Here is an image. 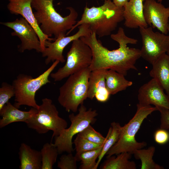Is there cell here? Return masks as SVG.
Masks as SVG:
<instances>
[{
    "mask_svg": "<svg viewBox=\"0 0 169 169\" xmlns=\"http://www.w3.org/2000/svg\"><path fill=\"white\" fill-rule=\"evenodd\" d=\"M110 37L118 43V48L111 50L103 46L95 32L80 38L92 52V61L89 67L90 70L112 69L125 76L130 70H136L135 64L141 57L140 49L129 48L127 45L136 44L138 40L127 36L122 27L119 28L116 33L111 34Z\"/></svg>",
    "mask_w": 169,
    "mask_h": 169,
    "instance_id": "6da1fadb",
    "label": "cell"
},
{
    "mask_svg": "<svg viewBox=\"0 0 169 169\" xmlns=\"http://www.w3.org/2000/svg\"><path fill=\"white\" fill-rule=\"evenodd\" d=\"M54 0H32L31 6L35 10L33 14L42 33L49 37L53 35L55 40L67 33L76 24L78 13L73 7L66 8L69 11L63 17L58 13L53 5Z\"/></svg>",
    "mask_w": 169,
    "mask_h": 169,
    "instance_id": "7a4b0ae2",
    "label": "cell"
},
{
    "mask_svg": "<svg viewBox=\"0 0 169 169\" xmlns=\"http://www.w3.org/2000/svg\"><path fill=\"white\" fill-rule=\"evenodd\" d=\"M123 7L116 5L111 0H105L101 6L85 7L80 19L66 34L68 35L79 25L88 24L91 32L102 37L110 35L119 23L124 20Z\"/></svg>",
    "mask_w": 169,
    "mask_h": 169,
    "instance_id": "3957f363",
    "label": "cell"
},
{
    "mask_svg": "<svg viewBox=\"0 0 169 169\" xmlns=\"http://www.w3.org/2000/svg\"><path fill=\"white\" fill-rule=\"evenodd\" d=\"M156 110H158L155 106H142L138 104L135 115L127 124L122 126L118 140L106 153L107 158L124 152L132 154L136 150L146 146L147 145L146 142L136 141L135 135L144 120Z\"/></svg>",
    "mask_w": 169,
    "mask_h": 169,
    "instance_id": "277c9868",
    "label": "cell"
},
{
    "mask_svg": "<svg viewBox=\"0 0 169 169\" xmlns=\"http://www.w3.org/2000/svg\"><path fill=\"white\" fill-rule=\"evenodd\" d=\"M91 71L88 67L71 74L60 87L58 100L67 112H76L79 105L88 98Z\"/></svg>",
    "mask_w": 169,
    "mask_h": 169,
    "instance_id": "5b68a950",
    "label": "cell"
},
{
    "mask_svg": "<svg viewBox=\"0 0 169 169\" xmlns=\"http://www.w3.org/2000/svg\"><path fill=\"white\" fill-rule=\"evenodd\" d=\"M59 62L55 61L48 69L35 78L24 74H19L12 84L15 92L13 105L18 109L21 105H25L38 109L39 105L35 99V93L42 86L50 83L49 76Z\"/></svg>",
    "mask_w": 169,
    "mask_h": 169,
    "instance_id": "8992f818",
    "label": "cell"
},
{
    "mask_svg": "<svg viewBox=\"0 0 169 169\" xmlns=\"http://www.w3.org/2000/svg\"><path fill=\"white\" fill-rule=\"evenodd\" d=\"M37 114L26 123L27 126L40 134L53 131L52 138L60 135L67 128L66 120L59 116L58 111L52 100L45 98L42 100Z\"/></svg>",
    "mask_w": 169,
    "mask_h": 169,
    "instance_id": "52a82bcc",
    "label": "cell"
},
{
    "mask_svg": "<svg viewBox=\"0 0 169 169\" xmlns=\"http://www.w3.org/2000/svg\"><path fill=\"white\" fill-rule=\"evenodd\" d=\"M76 115L74 113L69 115L71 125L68 128L65 129L59 136L54 137L53 145L57 147L59 154L66 152L72 153L73 151L72 139L90 125L96 121L98 115L97 111L90 108L87 110L83 104L78 108Z\"/></svg>",
    "mask_w": 169,
    "mask_h": 169,
    "instance_id": "ba28073f",
    "label": "cell"
},
{
    "mask_svg": "<svg viewBox=\"0 0 169 169\" xmlns=\"http://www.w3.org/2000/svg\"><path fill=\"white\" fill-rule=\"evenodd\" d=\"M72 42L66 55L65 65L50 75L55 81H61L84 69L89 67L91 64L93 54L90 47L80 38Z\"/></svg>",
    "mask_w": 169,
    "mask_h": 169,
    "instance_id": "9c48e42d",
    "label": "cell"
},
{
    "mask_svg": "<svg viewBox=\"0 0 169 169\" xmlns=\"http://www.w3.org/2000/svg\"><path fill=\"white\" fill-rule=\"evenodd\" d=\"M142 40L141 57L152 64L169 49V35L154 32L150 26L139 28Z\"/></svg>",
    "mask_w": 169,
    "mask_h": 169,
    "instance_id": "30bf717a",
    "label": "cell"
},
{
    "mask_svg": "<svg viewBox=\"0 0 169 169\" xmlns=\"http://www.w3.org/2000/svg\"><path fill=\"white\" fill-rule=\"evenodd\" d=\"M0 23L12 29V36H16L20 39L21 44L18 47V51L23 52L26 50H35L38 53L43 51L41 43L37 32L33 26L23 17L12 22Z\"/></svg>",
    "mask_w": 169,
    "mask_h": 169,
    "instance_id": "8fae6325",
    "label": "cell"
},
{
    "mask_svg": "<svg viewBox=\"0 0 169 169\" xmlns=\"http://www.w3.org/2000/svg\"><path fill=\"white\" fill-rule=\"evenodd\" d=\"M78 30L74 34L68 36L61 35L54 41L46 40L44 44L45 49L42 52V56L46 57L45 60L46 64L51 62L59 60L64 63L65 60L63 55V52L65 47L73 41L90 35L91 31L89 25L86 24H81L78 27Z\"/></svg>",
    "mask_w": 169,
    "mask_h": 169,
    "instance_id": "7c38bea8",
    "label": "cell"
},
{
    "mask_svg": "<svg viewBox=\"0 0 169 169\" xmlns=\"http://www.w3.org/2000/svg\"><path fill=\"white\" fill-rule=\"evenodd\" d=\"M138 104L146 106L153 105L157 109H169V97L156 80L152 78L142 85L138 91Z\"/></svg>",
    "mask_w": 169,
    "mask_h": 169,
    "instance_id": "4fadbf2b",
    "label": "cell"
},
{
    "mask_svg": "<svg viewBox=\"0 0 169 169\" xmlns=\"http://www.w3.org/2000/svg\"><path fill=\"white\" fill-rule=\"evenodd\" d=\"M144 15L148 25L165 34L168 33L169 7H165L155 0H145Z\"/></svg>",
    "mask_w": 169,
    "mask_h": 169,
    "instance_id": "5bb4252c",
    "label": "cell"
},
{
    "mask_svg": "<svg viewBox=\"0 0 169 169\" xmlns=\"http://www.w3.org/2000/svg\"><path fill=\"white\" fill-rule=\"evenodd\" d=\"M32 0H8L9 2L7 8L11 14L20 15L33 26L38 34L43 51L45 48L44 44L45 41L46 40L54 41V39L45 35L40 29L32 10L31 6Z\"/></svg>",
    "mask_w": 169,
    "mask_h": 169,
    "instance_id": "9a60e30c",
    "label": "cell"
},
{
    "mask_svg": "<svg viewBox=\"0 0 169 169\" xmlns=\"http://www.w3.org/2000/svg\"><path fill=\"white\" fill-rule=\"evenodd\" d=\"M145 0H129L123 7L124 25L128 28L136 29L146 27L144 15Z\"/></svg>",
    "mask_w": 169,
    "mask_h": 169,
    "instance_id": "2e32d148",
    "label": "cell"
},
{
    "mask_svg": "<svg viewBox=\"0 0 169 169\" xmlns=\"http://www.w3.org/2000/svg\"><path fill=\"white\" fill-rule=\"evenodd\" d=\"M38 109L31 107L28 111L20 110L9 102L0 109V128H2L11 123L23 122L25 123L37 113Z\"/></svg>",
    "mask_w": 169,
    "mask_h": 169,
    "instance_id": "e0dca14e",
    "label": "cell"
},
{
    "mask_svg": "<svg viewBox=\"0 0 169 169\" xmlns=\"http://www.w3.org/2000/svg\"><path fill=\"white\" fill-rule=\"evenodd\" d=\"M152 65L150 76L156 80L169 97V55L163 54Z\"/></svg>",
    "mask_w": 169,
    "mask_h": 169,
    "instance_id": "ac0fdd59",
    "label": "cell"
},
{
    "mask_svg": "<svg viewBox=\"0 0 169 169\" xmlns=\"http://www.w3.org/2000/svg\"><path fill=\"white\" fill-rule=\"evenodd\" d=\"M20 169H41L42 157L40 151L32 148L22 143L19 148Z\"/></svg>",
    "mask_w": 169,
    "mask_h": 169,
    "instance_id": "d6986e66",
    "label": "cell"
},
{
    "mask_svg": "<svg viewBox=\"0 0 169 169\" xmlns=\"http://www.w3.org/2000/svg\"><path fill=\"white\" fill-rule=\"evenodd\" d=\"M124 74L112 69L107 70L105 86L110 95L125 90L132 85L133 82L127 80Z\"/></svg>",
    "mask_w": 169,
    "mask_h": 169,
    "instance_id": "ffe728a7",
    "label": "cell"
},
{
    "mask_svg": "<svg viewBox=\"0 0 169 169\" xmlns=\"http://www.w3.org/2000/svg\"><path fill=\"white\" fill-rule=\"evenodd\" d=\"M107 70L100 69L91 71L88 82V98L92 100L96 94L107 89L105 76Z\"/></svg>",
    "mask_w": 169,
    "mask_h": 169,
    "instance_id": "44dd1931",
    "label": "cell"
},
{
    "mask_svg": "<svg viewBox=\"0 0 169 169\" xmlns=\"http://www.w3.org/2000/svg\"><path fill=\"white\" fill-rule=\"evenodd\" d=\"M132 154L127 152L121 153L116 157L112 155L107 158L101 165V169H136V165L129 159Z\"/></svg>",
    "mask_w": 169,
    "mask_h": 169,
    "instance_id": "7402d4cb",
    "label": "cell"
},
{
    "mask_svg": "<svg viewBox=\"0 0 169 169\" xmlns=\"http://www.w3.org/2000/svg\"><path fill=\"white\" fill-rule=\"evenodd\" d=\"M155 147L151 146L147 149H139L133 153L135 158L141 160V169H162L163 167L156 163L153 159Z\"/></svg>",
    "mask_w": 169,
    "mask_h": 169,
    "instance_id": "603a6c76",
    "label": "cell"
},
{
    "mask_svg": "<svg viewBox=\"0 0 169 169\" xmlns=\"http://www.w3.org/2000/svg\"><path fill=\"white\" fill-rule=\"evenodd\" d=\"M121 128L122 126L119 123L113 122L111 123V127L106 136V140L103 146L101 152L97 161V169L104 156L118 140Z\"/></svg>",
    "mask_w": 169,
    "mask_h": 169,
    "instance_id": "cb8c5ba5",
    "label": "cell"
},
{
    "mask_svg": "<svg viewBox=\"0 0 169 169\" xmlns=\"http://www.w3.org/2000/svg\"><path fill=\"white\" fill-rule=\"evenodd\" d=\"M103 146L92 151L80 154H76L75 156L77 161H80V169H96V160L100 155Z\"/></svg>",
    "mask_w": 169,
    "mask_h": 169,
    "instance_id": "d4e9b609",
    "label": "cell"
},
{
    "mask_svg": "<svg viewBox=\"0 0 169 169\" xmlns=\"http://www.w3.org/2000/svg\"><path fill=\"white\" fill-rule=\"evenodd\" d=\"M40 152L42 157L41 169H52L59 154L57 147L53 143H46L43 145Z\"/></svg>",
    "mask_w": 169,
    "mask_h": 169,
    "instance_id": "484cf974",
    "label": "cell"
},
{
    "mask_svg": "<svg viewBox=\"0 0 169 169\" xmlns=\"http://www.w3.org/2000/svg\"><path fill=\"white\" fill-rule=\"evenodd\" d=\"M91 125H89L78 134L91 142L103 146L106 140L107 136L105 137H104L100 133L96 131Z\"/></svg>",
    "mask_w": 169,
    "mask_h": 169,
    "instance_id": "4316f807",
    "label": "cell"
},
{
    "mask_svg": "<svg viewBox=\"0 0 169 169\" xmlns=\"http://www.w3.org/2000/svg\"><path fill=\"white\" fill-rule=\"evenodd\" d=\"M77 135L73 142L75 145L76 154L95 150L103 146L91 142L78 134Z\"/></svg>",
    "mask_w": 169,
    "mask_h": 169,
    "instance_id": "83f0119b",
    "label": "cell"
},
{
    "mask_svg": "<svg viewBox=\"0 0 169 169\" xmlns=\"http://www.w3.org/2000/svg\"><path fill=\"white\" fill-rule=\"evenodd\" d=\"M15 95V90L13 85L3 82L0 88V109Z\"/></svg>",
    "mask_w": 169,
    "mask_h": 169,
    "instance_id": "f1b7e54d",
    "label": "cell"
},
{
    "mask_svg": "<svg viewBox=\"0 0 169 169\" xmlns=\"http://www.w3.org/2000/svg\"><path fill=\"white\" fill-rule=\"evenodd\" d=\"M77 161L75 156H73L72 153L64 154L60 158L57 167L60 169H76Z\"/></svg>",
    "mask_w": 169,
    "mask_h": 169,
    "instance_id": "f546056e",
    "label": "cell"
},
{
    "mask_svg": "<svg viewBox=\"0 0 169 169\" xmlns=\"http://www.w3.org/2000/svg\"><path fill=\"white\" fill-rule=\"evenodd\" d=\"M154 138L155 141L158 144H165L169 140V133L166 130L161 128L156 131Z\"/></svg>",
    "mask_w": 169,
    "mask_h": 169,
    "instance_id": "4dcf8cb0",
    "label": "cell"
},
{
    "mask_svg": "<svg viewBox=\"0 0 169 169\" xmlns=\"http://www.w3.org/2000/svg\"><path fill=\"white\" fill-rule=\"evenodd\" d=\"M157 110L160 113V128L169 130V109L159 108Z\"/></svg>",
    "mask_w": 169,
    "mask_h": 169,
    "instance_id": "1f68e13d",
    "label": "cell"
},
{
    "mask_svg": "<svg viewBox=\"0 0 169 169\" xmlns=\"http://www.w3.org/2000/svg\"><path fill=\"white\" fill-rule=\"evenodd\" d=\"M129 0H113V3L117 6L123 7Z\"/></svg>",
    "mask_w": 169,
    "mask_h": 169,
    "instance_id": "d6a6232c",
    "label": "cell"
},
{
    "mask_svg": "<svg viewBox=\"0 0 169 169\" xmlns=\"http://www.w3.org/2000/svg\"><path fill=\"white\" fill-rule=\"evenodd\" d=\"M168 33H169V23H168ZM167 54H168L169 55V49H168V50L167 52Z\"/></svg>",
    "mask_w": 169,
    "mask_h": 169,
    "instance_id": "836d02e7",
    "label": "cell"
},
{
    "mask_svg": "<svg viewBox=\"0 0 169 169\" xmlns=\"http://www.w3.org/2000/svg\"><path fill=\"white\" fill-rule=\"evenodd\" d=\"M163 0H158V2L161 3Z\"/></svg>",
    "mask_w": 169,
    "mask_h": 169,
    "instance_id": "e575fe53",
    "label": "cell"
},
{
    "mask_svg": "<svg viewBox=\"0 0 169 169\" xmlns=\"http://www.w3.org/2000/svg\"></svg>",
    "mask_w": 169,
    "mask_h": 169,
    "instance_id": "d590c367",
    "label": "cell"
}]
</instances>
